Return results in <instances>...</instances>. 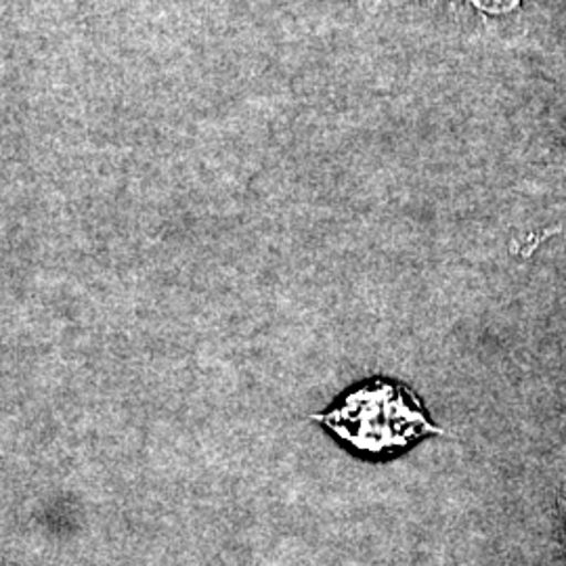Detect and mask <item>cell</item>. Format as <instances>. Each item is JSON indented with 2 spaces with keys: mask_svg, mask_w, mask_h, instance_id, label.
<instances>
[{
  "mask_svg": "<svg viewBox=\"0 0 566 566\" xmlns=\"http://www.w3.org/2000/svg\"><path fill=\"white\" fill-rule=\"evenodd\" d=\"M353 446L369 451L407 446L409 441L439 432L422 409L397 386H378L346 399L343 409L327 416Z\"/></svg>",
  "mask_w": 566,
  "mask_h": 566,
  "instance_id": "6da1fadb",
  "label": "cell"
},
{
  "mask_svg": "<svg viewBox=\"0 0 566 566\" xmlns=\"http://www.w3.org/2000/svg\"><path fill=\"white\" fill-rule=\"evenodd\" d=\"M565 512H566V506H565Z\"/></svg>",
  "mask_w": 566,
  "mask_h": 566,
  "instance_id": "7a4b0ae2",
  "label": "cell"
}]
</instances>
